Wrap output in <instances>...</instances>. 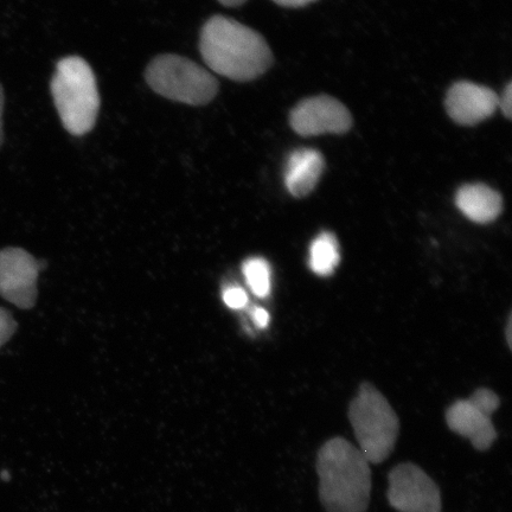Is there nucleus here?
I'll return each instance as SVG.
<instances>
[{
	"label": "nucleus",
	"instance_id": "f257e3e1",
	"mask_svg": "<svg viewBox=\"0 0 512 512\" xmlns=\"http://www.w3.org/2000/svg\"><path fill=\"white\" fill-rule=\"evenodd\" d=\"M200 50L209 69L239 82L260 78L273 63L272 51L259 32L224 16L204 24Z\"/></svg>",
	"mask_w": 512,
	"mask_h": 512
},
{
	"label": "nucleus",
	"instance_id": "f03ea898",
	"mask_svg": "<svg viewBox=\"0 0 512 512\" xmlns=\"http://www.w3.org/2000/svg\"><path fill=\"white\" fill-rule=\"evenodd\" d=\"M316 469L319 498L326 512H367L370 464L347 439L332 438L319 448Z\"/></svg>",
	"mask_w": 512,
	"mask_h": 512
},
{
	"label": "nucleus",
	"instance_id": "7ed1b4c3",
	"mask_svg": "<svg viewBox=\"0 0 512 512\" xmlns=\"http://www.w3.org/2000/svg\"><path fill=\"white\" fill-rule=\"evenodd\" d=\"M50 88L64 128L76 137L92 131L98 119L100 95L88 62L79 56L61 60Z\"/></svg>",
	"mask_w": 512,
	"mask_h": 512
},
{
	"label": "nucleus",
	"instance_id": "20e7f679",
	"mask_svg": "<svg viewBox=\"0 0 512 512\" xmlns=\"http://www.w3.org/2000/svg\"><path fill=\"white\" fill-rule=\"evenodd\" d=\"M349 420L364 458L379 465L393 453L400 433L399 416L373 384L363 383L350 403Z\"/></svg>",
	"mask_w": 512,
	"mask_h": 512
},
{
	"label": "nucleus",
	"instance_id": "39448f33",
	"mask_svg": "<svg viewBox=\"0 0 512 512\" xmlns=\"http://www.w3.org/2000/svg\"><path fill=\"white\" fill-rule=\"evenodd\" d=\"M145 79L157 94L190 106L207 105L219 92V83L213 74L178 55L156 57L147 67Z\"/></svg>",
	"mask_w": 512,
	"mask_h": 512
},
{
	"label": "nucleus",
	"instance_id": "423d86ee",
	"mask_svg": "<svg viewBox=\"0 0 512 512\" xmlns=\"http://www.w3.org/2000/svg\"><path fill=\"white\" fill-rule=\"evenodd\" d=\"M387 498L399 512H441V494L437 483L413 463L396 465L388 475Z\"/></svg>",
	"mask_w": 512,
	"mask_h": 512
},
{
	"label": "nucleus",
	"instance_id": "0eeeda50",
	"mask_svg": "<svg viewBox=\"0 0 512 512\" xmlns=\"http://www.w3.org/2000/svg\"><path fill=\"white\" fill-rule=\"evenodd\" d=\"M40 272V262L25 249H0V297L19 309H32L37 302Z\"/></svg>",
	"mask_w": 512,
	"mask_h": 512
},
{
	"label": "nucleus",
	"instance_id": "6e6552de",
	"mask_svg": "<svg viewBox=\"0 0 512 512\" xmlns=\"http://www.w3.org/2000/svg\"><path fill=\"white\" fill-rule=\"evenodd\" d=\"M290 124L299 136L342 134L352 126L351 114L342 102L328 95L305 99L293 108Z\"/></svg>",
	"mask_w": 512,
	"mask_h": 512
},
{
	"label": "nucleus",
	"instance_id": "1a4fd4ad",
	"mask_svg": "<svg viewBox=\"0 0 512 512\" xmlns=\"http://www.w3.org/2000/svg\"><path fill=\"white\" fill-rule=\"evenodd\" d=\"M499 96L492 89L469 81L454 83L447 93L448 115L463 126H473L494 115Z\"/></svg>",
	"mask_w": 512,
	"mask_h": 512
},
{
	"label": "nucleus",
	"instance_id": "9d476101",
	"mask_svg": "<svg viewBox=\"0 0 512 512\" xmlns=\"http://www.w3.org/2000/svg\"><path fill=\"white\" fill-rule=\"evenodd\" d=\"M450 430L469 439L479 452L490 450L497 439V432L490 416L480 412L469 400L454 402L446 412Z\"/></svg>",
	"mask_w": 512,
	"mask_h": 512
},
{
	"label": "nucleus",
	"instance_id": "9b49d317",
	"mask_svg": "<svg viewBox=\"0 0 512 512\" xmlns=\"http://www.w3.org/2000/svg\"><path fill=\"white\" fill-rule=\"evenodd\" d=\"M322 153L313 149H298L288 157L285 184L290 194L297 198L310 195L317 187L324 171Z\"/></svg>",
	"mask_w": 512,
	"mask_h": 512
},
{
	"label": "nucleus",
	"instance_id": "f8f14e48",
	"mask_svg": "<svg viewBox=\"0 0 512 512\" xmlns=\"http://www.w3.org/2000/svg\"><path fill=\"white\" fill-rule=\"evenodd\" d=\"M457 207L467 219L488 224L494 222L503 211L502 196L485 184H466L457 192Z\"/></svg>",
	"mask_w": 512,
	"mask_h": 512
},
{
	"label": "nucleus",
	"instance_id": "ddd939ff",
	"mask_svg": "<svg viewBox=\"0 0 512 512\" xmlns=\"http://www.w3.org/2000/svg\"><path fill=\"white\" fill-rule=\"evenodd\" d=\"M341 262V251L336 236L330 232L320 233L312 241L309 264L313 273L319 277L334 274Z\"/></svg>",
	"mask_w": 512,
	"mask_h": 512
},
{
	"label": "nucleus",
	"instance_id": "4468645a",
	"mask_svg": "<svg viewBox=\"0 0 512 512\" xmlns=\"http://www.w3.org/2000/svg\"><path fill=\"white\" fill-rule=\"evenodd\" d=\"M243 274L256 297L266 298L270 294L271 268L265 259H248L243 264Z\"/></svg>",
	"mask_w": 512,
	"mask_h": 512
},
{
	"label": "nucleus",
	"instance_id": "2eb2a0df",
	"mask_svg": "<svg viewBox=\"0 0 512 512\" xmlns=\"http://www.w3.org/2000/svg\"><path fill=\"white\" fill-rule=\"evenodd\" d=\"M467 400L479 409L480 412L490 416V418L491 415L497 411L499 405H501L498 395L492 392V390L486 388L476 390V392L470 396V399Z\"/></svg>",
	"mask_w": 512,
	"mask_h": 512
},
{
	"label": "nucleus",
	"instance_id": "dca6fc26",
	"mask_svg": "<svg viewBox=\"0 0 512 512\" xmlns=\"http://www.w3.org/2000/svg\"><path fill=\"white\" fill-rule=\"evenodd\" d=\"M18 324L9 310L0 306V349L16 334Z\"/></svg>",
	"mask_w": 512,
	"mask_h": 512
},
{
	"label": "nucleus",
	"instance_id": "f3484780",
	"mask_svg": "<svg viewBox=\"0 0 512 512\" xmlns=\"http://www.w3.org/2000/svg\"><path fill=\"white\" fill-rule=\"evenodd\" d=\"M223 300L230 309L239 310L248 303V296L241 287H229L223 293Z\"/></svg>",
	"mask_w": 512,
	"mask_h": 512
},
{
	"label": "nucleus",
	"instance_id": "a211bd4d",
	"mask_svg": "<svg viewBox=\"0 0 512 512\" xmlns=\"http://www.w3.org/2000/svg\"><path fill=\"white\" fill-rule=\"evenodd\" d=\"M498 108H501L503 114L508 119L511 118L512 114V83L509 82L505 87L501 98H498Z\"/></svg>",
	"mask_w": 512,
	"mask_h": 512
},
{
	"label": "nucleus",
	"instance_id": "6ab92c4d",
	"mask_svg": "<svg viewBox=\"0 0 512 512\" xmlns=\"http://www.w3.org/2000/svg\"><path fill=\"white\" fill-rule=\"evenodd\" d=\"M252 316L255 324L258 325L260 329L267 328L268 323H270V315H268V312L265 309H262V307H256Z\"/></svg>",
	"mask_w": 512,
	"mask_h": 512
},
{
	"label": "nucleus",
	"instance_id": "aec40b11",
	"mask_svg": "<svg viewBox=\"0 0 512 512\" xmlns=\"http://www.w3.org/2000/svg\"><path fill=\"white\" fill-rule=\"evenodd\" d=\"M273 2L285 6V8H302V6L316 2V0H273Z\"/></svg>",
	"mask_w": 512,
	"mask_h": 512
},
{
	"label": "nucleus",
	"instance_id": "412c9836",
	"mask_svg": "<svg viewBox=\"0 0 512 512\" xmlns=\"http://www.w3.org/2000/svg\"><path fill=\"white\" fill-rule=\"evenodd\" d=\"M4 89L2 85H0V146L3 144L4 140V132H3V112H4Z\"/></svg>",
	"mask_w": 512,
	"mask_h": 512
},
{
	"label": "nucleus",
	"instance_id": "4be33fe9",
	"mask_svg": "<svg viewBox=\"0 0 512 512\" xmlns=\"http://www.w3.org/2000/svg\"><path fill=\"white\" fill-rule=\"evenodd\" d=\"M219 2L224 6H229V8H235V6L245 4L247 0H219Z\"/></svg>",
	"mask_w": 512,
	"mask_h": 512
},
{
	"label": "nucleus",
	"instance_id": "5701e85b",
	"mask_svg": "<svg viewBox=\"0 0 512 512\" xmlns=\"http://www.w3.org/2000/svg\"><path fill=\"white\" fill-rule=\"evenodd\" d=\"M507 335H508V343L509 345H511V322L509 320V324H508V330H507Z\"/></svg>",
	"mask_w": 512,
	"mask_h": 512
}]
</instances>
